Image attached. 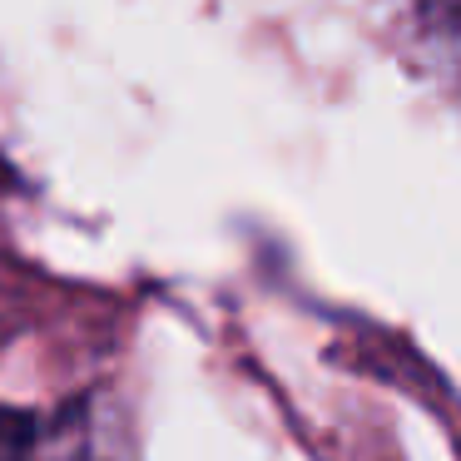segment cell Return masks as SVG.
Returning a JSON list of instances; mask_svg holds the SVG:
<instances>
[{
	"mask_svg": "<svg viewBox=\"0 0 461 461\" xmlns=\"http://www.w3.org/2000/svg\"><path fill=\"white\" fill-rule=\"evenodd\" d=\"M0 461H31V421L0 411Z\"/></svg>",
	"mask_w": 461,
	"mask_h": 461,
	"instance_id": "obj_1",
	"label": "cell"
}]
</instances>
